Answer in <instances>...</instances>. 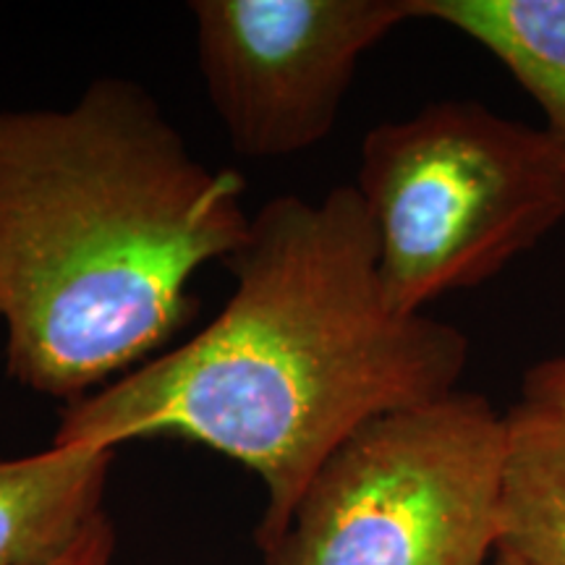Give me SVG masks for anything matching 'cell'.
<instances>
[{
	"mask_svg": "<svg viewBox=\"0 0 565 565\" xmlns=\"http://www.w3.org/2000/svg\"><path fill=\"white\" fill-rule=\"evenodd\" d=\"M225 265L233 294L221 315L68 404L53 443L116 450L183 437L249 466L267 492L257 529L267 557L320 466L359 427L458 391L469 338L387 303L356 186L275 196Z\"/></svg>",
	"mask_w": 565,
	"mask_h": 565,
	"instance_id": "6da1fadb",
	"label": "cell"
},
{
	"mask_svg": "<svg viewBox=\"0 0 565 565\" xmlns=\"http://www.w3.org/2000/svg\"><path fill=\"white\" fill-rule=\"evenodd\" d=\"M246 181L192 152L141 84L0 110V320L19 385L74 404L194 309V275L242 246Z\"/></svg>",
	"mask_w": 565,
	"mask_h": 565,
	"instance_id": "7a4b0ae2",
	"label": "cell"
},
{
	"mask_svg": "<svg viewBox=\"0 0 565 565\" xmlns=\"http://www.w3.org/2000/svg\"><path fill=\"white\" fill-rule=\"evenodd\" d=\"M356 192L395 312L477 288L565 221V158L545 129L437 100L362 141Z\"/></svg>",
	"mask_w": 565,
	"mask_h": 565,
	"instance_id": "3957f363",
	"label": "cell"
},
{
	"mask_svg": "<svg viewBox=\"0 0 565 565\" xmlns=\"http://www.w3.org/2000/svg\"><path fill=\"white\" fill-rule=\"evenodd\" d=\"M505 414L454 391L359 427L320 466L267 565H492Z\"/></svg>",
	"mask_w": 565,
	"mask_h": 565,
	"instance_id": "277c9868",
	"label": "cell"
},
{
	"mask_svg": "<svg viewBox=\"0 0 565 565\" xmlns=\"http://www.w3.org/2000/svg\"><path fill=\"white\" fill-rule=\"evenodd\" d=\"M189 13L212 110L249 160L328 139L364 53L416 19L414 0H194Z\"/></svg>",
	"mask_w": 565,
	"mask_h": 565,
	"instance_id": "5b68a950",
	"label": "cell"
},
{
	"mask_svg": "<svg viewBox=\"0 0 565 565\" xmlns=\"http://www.w3.org/2000/svg\"><path fill=\"white\" fill-rule=\"evenodd\" d=\"M116 450L51 445L24 458H0V565H42L58 557L100 515Z\"/></svg>",
	"mask_w": 565,
	"mask_h": 565,
	"instance_id": "8992f818",
	"label": "cell"
},
{
	"mask_svg": "<svg viewBox=\"0 0 565 565\" xmlns=\"http://www.w3.org/2000/svg\"><path fill=\"white\" fill-rule=\"evenodd\" d=\"M521 565H565V408L505 414L500 545Z\"/></svg>",
	"mask_w": 565,
	"mask_h": 565,
	"instance_id": "52a82bcc",
	"label": "cell"
},
{
	"mask_svg": "<svg viewBox=\"0 0 565 565\" xmlns=\"http://www.w3.org/2000/svg\"><path fill=\"white\" fill-rule=\"evenodd\" d=\"M414 17L440 21L503 63L565 158V0H414Z\"/></svg>",
	"mask_w": 565,
	"mask_h": 565,
	"instance_id": "ba28073f",
	"label": "cell"
},
{
	"mask_svg": "<svg viewBox=\"0 0 565 565\" xmlns=\"http://www.w3.org/2000/svg\"><path fill=\"white\" fill-rule=\"evenodd\" d=\"M521 401L536 406L565 408V356L529 366L521 377Z\"/></svg>",
	"mask_w": 565,
	"mask_h": 565,
	"instance_id": "9c48e42d",
	"label": "cell"
},
{
	"mask_svg": "<svg viewBox=\"0 0 565 565\" xmlns=\"http://www.w3.org/2000/svg\"><path fill=\"white\" fill-rule=\"evenodd\" d=\"M113 555V529L108 519L100 513L92 524L79 534L68 550H63L58 557L42 565H110Z\"/></svg>",
	"mask_w": 565,
	"mask_h": 565,
	"instance_id": "30bf717a",
	"label": "cell"
},
{
	"mask_svg": "<svg viewBox=\"0 0 565 565\" xmlns=\"http://www.w3.org/2000/svg\"><path fill=\"white\" fill-rule=\"evenodd\" d=\"M492 565H521V563H519V561H513L511 555H505V553H498V555H494Z\"/></svg>",
	"mask_w": 565,
	"mask_h": 565,
	"instance_id": "8fae6325",
	"label": "cell"
}]
</instances>
